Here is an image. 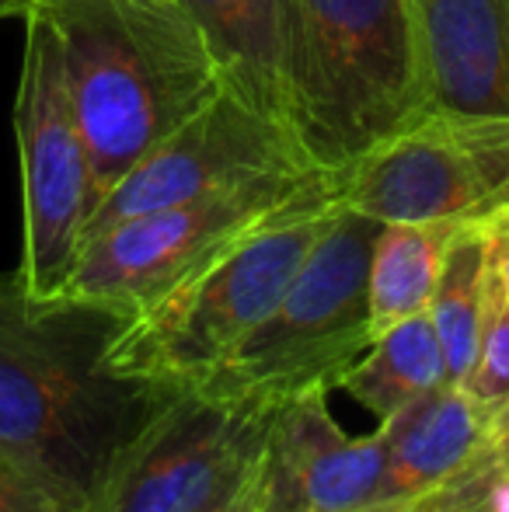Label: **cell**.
Wrapping results in <instances>:
<instances>
[{"mask_svg": "<svg viewBox=\"0 0 509 512\" xmlns=\"http://www.w3.org/2000/svg\"><path fill=\"white\" fill-rule=\"evenodd\" d=\"M129 314L95 300L39 297L0 272V460L63 512H91L112 471L182 387L109 366Z\"/></svg>", "mask_w": 509, "mask_h": 512, "instance_id": "6da1fadb", "label": "cell"}, {"mask_svg": "<svg viewBox=\"0 0 509 512\" xmlns=\"http://www.w3.org/2000/svg\"><path fill=\"white\" fill-rule=\"evenodd\" d=\"M67 88L105 192L224 84L182 0H42Z\"/></svg>", "mask_w": 509, "mask_h": 512, "instance_id": "7a4b0ae2", "label": "cell"}, {"mask_svg": "<svg viewBox=\"0 0 509 512\" xmlns=\"http://www.w3.org/2000/svg\"><path fill=\"white\" fill-rule=\"evenodd\" d=\"M286 84L300 143L339 175L433 108L415 0H283Z\"/></svg>", "mask_w": 509, "mask_h": 512, "instance_id": "3957f363", "label": "cell"}, {"mask_svg": "<svg viewBox=\"0 0 509 512\" xmlns=\"http://www.w3.org/2000/svg\"><path fill=\"white\" fill-rule=\"evenodd\" d=\"M335 209V175L318 171L283 209L136 310L109 349L119 373L196 387L276 307Z\"/></svg>", "mask_w": 509, "mask_h": 512, "instance_id": "277c9868", "label": "cell"}, {"mask_svg": "<svg viewBox=\"0 0 509 512\" xmlns=\"http://www.w3.org/2000/svg\"><path fill=\"white\" fill-rule=\"evenodd\" d=\"M381 223L335 209L276 307L196 387L252 398L269 408L307 391H332L339 377L374 345L367 310V272Z\"/></svg>", "mask_w": 509, "mask_h": 512, "instance_id": "5b68a950", "label": "cell"}, {"mask_svg": "<svg viewBox=\"0 0 509 512\" xmlns=\"http://www.w3.org/2000/svg\"><path fill=\"white\" fill-rule=\"evenodd\" d=\"M25 49L14 95V140L21 168V265L18 276L39 297L67 290L95 213V182L74 98L67 88L53 21L25 14Z\"/></svg>", "mask_w": 509, "mask_h": 512, "instance_id": "8992f818", "label": "cell"}, {"mask_svg": "<svg viewBox=\"0 0 509 512\" xmlns=\"http://www.w3.org/2000/svg\"><path fill=\"white\" fill-rule=\"evenodd\" d=\"M509 199V119L429 108L335 175V203L377 223L475 220Z\"/></svg>", "mask_w": 509, "mask_h": 512, "instance_id": "52a82bcc", "label": "cell"}, {"mask_svg": "<svg viewBox=\"0 0 509 512\" xmlns=\"http://www.w3.org/2000/svg\"><path fill=\"white\" fill-rule=\"evenodd\" d=\"M318 171H276L227 185L178 206L129 216L88 237L67 279L70 297L95 300L133 317L157 297L269 220Z\"/></svg>", "mask_w": 509, "mask_h": 512, "instance_id": "ba28073f", "label": "cell"}, {"mask_svg": "<svg viewBox=\"0 0 509 512\" xmlns=\"http://www.w3.org/2000/svg\"><path fill=\"white\" fill-rule=\"evenodd\" d=\"M276 171L325 168L311 161L300 136L286 122L258 112L234 91L220 88L196 115L164 136L105 192L84 227V241L129 216L189 203L206 192H220L227 185L252 182Z\"/></svg>", "mask_w": 509, "mask_h": 512, "instance_id": "9c48e42d", "label": "cell"}, {"mask_svg": "<svg viewBox=\"0 0 509 512\" xmlns=\"http://www.w3.org/2000/svg\"><path fill=\"white\" fill-rule=\"evenodd\" d=\"M272 411L252 398L182 387L129 443L91 512H189L269 439Z\"/></svg>", "mask_w": 509, "mask_h": 512, "instance_id": "30bf717a", "label": "cell"}, {"mask_svg": "<svg viewBox=\"0 0 509 512\" xmlns=\"http://www.w3.org/2000/svg\"><path fill=\"white\" fill-rule=\"evenodd\" d=\"M384 499L381 432L353 436L307 391L272 411L265 439V512H360Z\"/></svg>", "mask_w": 509, "mask_h": 512, "instance_id": "8fae6325", "label": "cell"}, {"mask_svg": "<svg viewBox=\"0 0 509 512\" xmlns=\"http://www.w3.org/2000/svg\"><path fill=\"white\" fill-rule=\"evenodd\" d=\"M433 108L509 119V0H415Z\"/></svg>", "mask_w": 509, "mask_h": 512, "instance_id": "7c38bea8", "label": "cell"}, {"mask_svg": "<svg viewBox=\"0 0 509 512\" xmlns=\"http://www.w3.org/2000/svg\"><path fill=\"white\" fill-rule=\"evenodd\" d=\"M384 499H415L492 450L485 411L461 384H436L381 422Z\"/></svg>", "mask_w": 509, "mask_h": 512, "instance_id": "4fadbf2b", "label": "cell"}, {"mask_svg": "<svg viewBox=\"0 0 509 512\" xmlns=\"http://www.w3.org/2000/svg\"><path fill=\"white\" fill-rule=\"evenodd\" d=\"M182 4L210 46L220 84L258 112L293 129L283 0H182Z\"/></svg>", "mask_w": 509, "mask_h": 512, "instance_id": "5bb4252c", "label": "cell"}, {"mask_svg": "<svg viewBox=\"0 0 509 512\" xmlns=\"http://www.w3.org/2000/svg\"><path fill=\"white\" fill-rule=\"evenodd\" d=\"M461 223L464 220L381 223L367 272V310L374 342L394 324L429 310L443 258Z\"/></svg>", "mask_w": 509, "mask_h": 512, "instance_id": "9a60e30c", "label": "cell"}, {"mask_svg": "<svg viewBox=\"0 0 509 512\" xmlns=\"http://www.w3.org/2000/svg\"><path fill=\"white\" fill-rule=\"evenodd\" d=\"M447 380L443 349L436 328L426 314H415L408 321L384 331L353 366L339 377V387L377 415V422L391 418L398 408H405L412 398L433 391Z\"/></svg>", "mask_w": 509, "mask_h": 512, "instance_id": "2e32d148", "label": "cell"}, {"mask_svg": "<svg viewBox=\"0 0 509 512\" xmlns=\"http://www.w3.org/2000/svg\"><path fill=\"white\" fill-rule=\"evenodd\" d=\"M485 300H489V248H485L482 216L464 220L443 258L440 283H436L429 321L436 328L447 366V384L468 380L478 356L485 324Z\"/></svg>", "mask_w": 509, "mask_h": 512, "instance_id": "e0dca14e", "label": "cell"}, {"mask_svg": "<svg viewBox=\"0 0 509 512\" xmlns=\"http://www.w3.org/2000/svg\"><path fill=\"white\" fill-rule=\"evenodd\" d=\"M464 391L485 411L492 432L509 418V297L503 286H499L492 265H489V300H485L482 342H478L475 366H471L468 380H464Z\"/></svg>", "mask_w": 509, "mask_h": 512, "instance_id": "ac0fdd59", "label": "cell"}, {"mask_svg": "<svg viewBox=\"0 0 509 512\" xmlns=\"http://www.w3.org/2000/svg\"><path fill=\"white\" fill-rule=\"evenodd\" d=\"M492 450L485 457H478L475 464H468L461 474H454L443 485L429 488L426 495L412 502L408 512H485V492H489L492 478Z\"/></svg>", "mask_w": 509, "mask_h": 512, "instance_id": "d6986e66", "label": "cell"}, {"mask_svg": "<svg viewBox=\"0 0 509 512\" xmlns=\"http://www.w3.org/2000/svg\"><path fill=\"white\" fill-rule=\"evenodd\" d=\"M189 512H265V450L245 460L217 492Z\"/></svg>", "mask_w": 509, "mask_h": 512, "instance_id": "ffe728a7", "label": "cell"}, {"mask_svg": "<svg viewBox=\"0 0 509 512\" xmlns=\"http://www.w3.org/2000/svg\"><path fill=\"white\" fill-rule=\"evenodd\" d=\"M0 512H63L32 478L0 460Z\"/></svg>", "mask_w": 509, "mask_h": 512, "instance_id": "44dd1931", "label": "cell"}, {"mask_svg": "<svg viewBox=\"0 0 509 512\" xmlns=\"http://www.w3.org/2000/svg\"><path fill=\"white\" fill-rule=\"evenodd\" d=\"M482 230H485V248H489V265L509 297V199H503V203L492 206L482 216Z\"/></svg>", "mask_w": 509, "mask_h": 512, "instance_id": "7402d4cb", "label": "cell"}, {"mask_svg": "<svg viewBox=\"0 0 509 512\" xmlns=\"http://www.w3.org/2000/svg\"><path fill=\"white\" fill-rule=\"evenodd\" d=\"M485 512H509V474L492 471L489 492H485Z\"/></svg>", "mask_w": 509, "mask_h": 512, "instance_id": "603a6c76", "label": "cell"}, {"mask_svg": "<svg viewBox=\"0 0 509 512\" xmlns=\"http://www.w3.org/2000/svg\"><path fill=\"white\" fill-rule=\"evenodd\" d=\"M492 467L499 474H509V418L492 432Z\"/></svg>", "mask_w": 509, "mask_h": 512, "instance_id": "cb8c5ba5", "label": "cell"}, {"mask_svg": "<svg viewBox=\"0 0 509 512\" xmlns=\"http://www.w3.org/2000/svg\"><path fill=\"white\" fill-rule=\"evenodd\" d=\"M39 4L42 0H0V21L4 18H25V14Z\"/></svg>", "mask_w": 509, "mask_h": 512, "instance_id": "d4e9b609", "label": "cell"}, {"mask_svg": "<svg viewBox=\"0 0 509 512\" xmlns=\"http://www.w3.org/2000/svg\"><path fill=\"white\" fill-rule=\"evenodd\" d=\"M415 499H419V495H415ZM415 499H387V502H377V506H367L360 512H408Z\"/></svg>", "mask_w": 509, "mask_h": 512, "instance_id": "484cf974", "label": "cell"}]
</instances>
